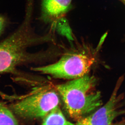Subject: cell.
<instances>
[{"instance_id":"obj_5","label":"cell","mask_w":125,"mask_h":125,"mask_svg":"<svg viewBox=\"0 0 125 125\" xmlns=\"http://www.w3.org/2000/svg\"><path fill=\"white\" fill-rule=\"evenodd\" d=\"M73 0H42V16L43 20L51 25V30L56 32L72 41L75 36L73 33L67 15L72 7Z\"/></svg>"},{"instance_id":"obj_3","label":"cell","mask_w":125,"mask_h":125,"mask_svg":"<svg viewBox=\"0 0 125 125\" xmlns=\"http://www.w3.org/2000/svg\"><path fill=\"white\" fill-rule=\"evenodd\" d=\"M12 35L0 43V73L13 71L22 64L34 61L40 56L28 52V48L38 43L46 42L47 37L37 36L30 25V16Z\"/></svg>"},{"instance_id":"obj_7","label":"cell","mask_w":125,"mask_h":125,"mask_svg":"<svg viewBox=\"0 0 125 125\" xmlns=\"http://www.w3.org/2000/svg\"><path fill=\"white\" fill-rule=\"evenodd\" d=\"M43 125H73L67 120L58 105L53 108L43 118Z\"/></svg>"},{"instance_id":"obj_6","label":"cell","mask_w":125,"mask_h":125,"mask_svg":"<svg viewBox=\"0 0 125 125\" xmlns=\"http://www.w3.org/2000/svg\"><path fill=\"white\" fill-rule=\"evenodd\" d=\"M124 79V76L119 78L111 97L105 105L78 121L75 125H111L116 117L125 114V110L119 111L117 108V104L123 98V94L117 96V94Z\"/></svg>"},{"instance_id":"obj_2","label":"cell","mask_w":125,"mask_h":125,"mask_svg":"<svg viewBox=\"0 0 125 125\" xmlns=\"http://www.w3.org/2000/svg\"><path fill=\"white\" fill-rule=\"evenodd\" d=\"M71 47L66 51L58 61L51 64L32 68L34 71L54 78L73 80L88 73L96 61L100 50L94 48L84 40L70 42Z\"/></svg>"},{"instance_id":"obj_9","label":"cell","mask_w":125,"mask_h":125,"mask_svg":"<svg viewBox=\"0 0 125 125\" xmlns=\"http://www.w3.org/2000/svg\"><path fill=\"white\" fill-rule=\"evenodd\" d=\"M5 24V20L4 18L1 16H0V33L1 32L4 25Z\"/></svg>"},{"instance_id":"obj_4","label":"cell","mask_w":125,"mask_h":125,"mask_svg":"<svg viewBox=\"0 0 125 125\" xmlns=\"http://www.w3.org/2000/svg\"><path fill=\"white\" fill-rule=\"evenodd\" d=\"M60 96L51 84L36 88L10 106L14 114L25 120L43 118L53 108L59 105Z\"/></svg>"},{"instance_id":"obj_8","label":"cell","mask_w":125,"mask_h":125,"mask_svg":"<svg viewBox=\"0 0 125 125\" xmlns=\"http://www.w3.org/2000/svg\"><path fill=\"white\" fill-rule=\"evenodd\" d=\"M18 121L10 109L0 102V125H18Z\"/></svg>"},{"instance_id":"obj_10","label":"cell","mask_w":125,"mask_h":125,"mask_svg":"<svg viewBox=\"0 0 125 125\" xmlns=\"http://www.w3.org/2000/svg\"><path fill=\"white\" fill-rule=\"evenodd\" d=\"M125 5V0H119Z\"/></svg>"},{"instance_id":"obj_1","label":"cell","mask_w":125,"mask_h":125,"mask_svg":"<svg viewBox=\"0 0 125 125\" xmlns=\"http://www.w3.org/2000/svg\"><path fill=\"white\" fill-rule=\"evenodd\" d=\"M97 80L88 73L54 86L70 118L77 122L102 105L101 92L96 89Z\"/></svg>"}]
</instances>
